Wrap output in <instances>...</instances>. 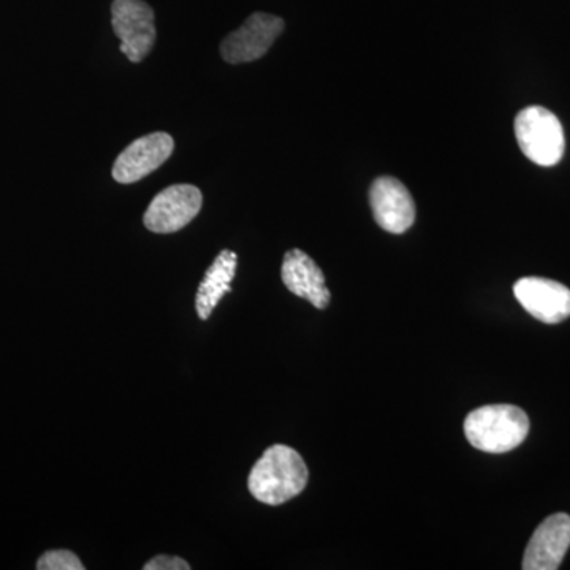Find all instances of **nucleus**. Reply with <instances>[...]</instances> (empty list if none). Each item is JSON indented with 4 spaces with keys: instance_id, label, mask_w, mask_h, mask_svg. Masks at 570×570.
<instances>
[{
    "instance_id": "obj_1",
    "label": "nucleus",
    "mask_w": 570,
    "mask_h": 570,
    "mask_svg": "<svg viewBox=\"0 0 570 570\" xmlns=\"http://www.w3.org/2000/svg\"><path fill=\"white\" fill-rule=\"evenodd\" d=\"M309 471L305 460L287 445L266 449L262 459L250 471L247 487L257 501L268 505H281L303 493Z\"/></svg>"
},
{
    "instance_id": "obj_8",
    "label": "nucleus",
    "mask_w": 570,
    "mask_h": 570,
    "mask_svg": "<svg viewBox=\"0 0 570 570\" xmlns=\"http://www.w3.org/2000/svg\"><path fill=\"white\" fill-rule=\"evenodd\" d=\"M370 204L379 227L389 234L401 235L415 223V204L400 179L382 176L370 189Z\"/></svg>"
},
{
    "instance_id": "obj_3",
    "label": "nucleus",
    "mask_w": 570,
    "mask_h": 570,
    "mask_svg": "<svg viewBox=\"0 0 570 570\" xmlns=\"http://www.w3.org/2000/svg\"><path fill=\"white\" fill-rule=\"evenodd\" d=\"M521 151L540 167H553L564 156V130L560 119L543 107H528L515 118Z\"/></svg>"
},
{
    "instance_id": "obj_10",
    "label": "nucleus",
    "mask_w": 570,
    "mask_h": 570,
    "mask_svg": "<svg viewBox=\"0 0 570 570\" xmlns=\"http://www.w3.org/2000/svg\"><path fill=\"white\" fill-rule=\"evenodd\" d=\"M570 547V517L554 513L540 523L528 543L523 558L524 570L560 569Z\"/></svg>"
},
{
    "instance_id": "obj_6",
    "label": "nucleus",
    "mask_w": 570,
    "mask_h": 570,
    "mask_svg": "<svg viewBox=\"0 0 570 570\" xmlns=\"http://www.w3.org/2000/svg\"><path fill=\"white\" fill-rule=\"evenodd\" d=\"M284 28L283 18L261 11L253 13L242 28L225 37L220 43V56L228 63L257 61L264 58Z\"/></svg>"
},
{
    "instance_id": "obj_4",
    "label": "nucleus",
    "mask_w": 570,
    "mask_h": 570,
    "mask_svg": "<svg viewBox=\"0 0 570 570\" xmlns=\"http://www.w3.org/2000/svg\"><path fill=\"white\" fill-rule=\"evenodd\" d=\"M154 10L145 0H115L111 3V24L121 40L119 50L130 62H141L156 43Z\"/></svg>"
},
{
    "instance_id": "obj_11",
    "label": "nucleus",
    "mask_w": 570,
    "mask_h": 570,
    "mask_svg": "<svg viewBox=\"0 0 570 570\" xmlns=\"http://www.w3.org/2000/svg\"><path fill=\"white\" fill-rule=\"evenodd\" d=\"M281 276L292 294L307 299L317 309H325L330 305L332 294L326 287L324 273L303 250L292 249L284 255Z\"/></svg>"
},
{
    "instance_id": "obj_12",
    "label": "nucleus",
    "mask_w": 570,
    "mask_h": 570,
    "mask_svg": "<svg viewBox=\"0 0 570 570\" xmlns=\"http://www.w3.org/2000/svg\"><path fill=\"white\" fill-rule=\"evenodd\" d=\"M238 255L234 250L224 249L214 258L213 265L206 272L205 279L198 287L195 306L202 321H208L213 311L219 305L225 294L232 292V281L235 279Z\"/></svg>"
},
{
    "instance_id": "obj_5",
    "label": "nucleus",
    "mask_w": 570,
    "mask_h": 570,
    "mask_svg": "<svg viewBox=\"0 0 570 570\" xmlns=\"http://www.w3.org/2000/svg\"><path fill=\"white\" fill-rule=\"evenodd\" d=\"M204 205V195L193 184H175L154 197L142 223L153 234H175L193 223Z\"/></svg>"
},
{
    "instance_id": "obj_2",
    "label": "nucleus",
    "mask_w": 570,
    "mask_h": 570,
    "mask_svg": "<svg viewBox=\"0 0 570 570\" xmlns=\"http://www.w3.org/2000/svg\"><path fill=\"white\" fill-rule=\"evenodd\" d=\"M530 433V419L512 404L475 409L464 420L469 444L487 453H505L523 444Z\"/></svg>"
},
{
    "instance_id": "obj_14",
    "label": "nucleus",
    "mask_w": 570,
    "mask_h": 570,
    "mask_svg": "<svg viewBox=\"0 0 570 570\" xmlns=\"http://www.w3.org/2000/svg\"><path fill=\"white\" fill-rule=\"evenodd\" d=\"M145 570H190V566L187 564L183 558L167 557V554H160V557L154 558L148 564L142 566Z\"/></svg>"
},
{
    "instance_id": "obj_13",
    "label": "nucleus",
    "mask_w": 570,
    "mask_h": 570,
    "mask_svg": "<svg viewBox=\"0 0 570 570\" xmlns=\"http://www.w3.org/2000/svg\"><path fill=\"white\" fill-rule=\"evenodd\" d=\"M39 570H85L80 558L69 550L47 551L37 562Z\"/></svg>"
},
{
    "instance_id": "obj_7",
    "label": "nucleus",
    "mask_w": 570,
    "mask_h": 570,
    "mask_svg": "<svg viewBox=\"0 0 570 570\" xmlns=\"http://www.w3.org/2000/svg\"><path fill=\"white\" fill-rule=\"evenodd\" d=\"M175 140L170 134L154 132L138 138L127 146L115 165L111 175L116 183L134 184L156 171L174 154Z\"/></svg>"
},
{
    "instance_id": "obj_9",
    "label": "nucleus",
    "mask_w": 570,
    "mask_h": 570,
    "mask_svg": "<svg viewBox=\"0 0 570 570\" xmlns=\"http://www.w3.org/2000/svg\"><path fill=\"white\" fill-rule=\"evenodd\" d=\"M513 294L532 317L543 324H561L570 317V291L546 277H523L513 285Z\"/></svg>"
}]
</instances>
